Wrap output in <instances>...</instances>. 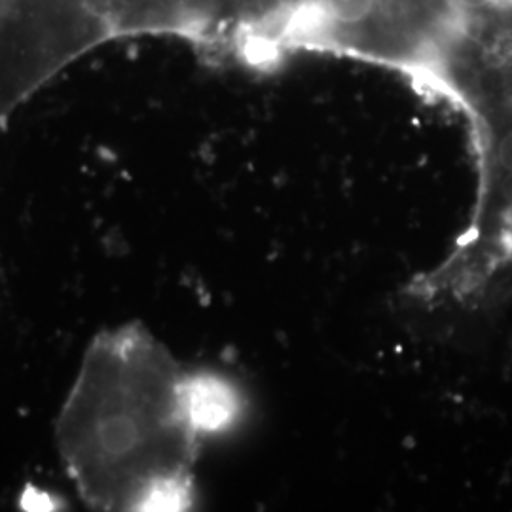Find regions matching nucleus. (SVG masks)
<instances>
[{"label": "nucleus", "mask_w": 512, "mask_h": 512, "mask_svg": "<svg viewBox=\"0 0 512 512\" xmlns=\"http://www.w3.org/2000/svg\"><path fill=\"white\" fill-rule=\"evenodd\" d=\"M55 435L78 494L95 511H179L192 503L202 435L192 376L141 325L93 340Z\"/></svg>", "instance_id": "f257e3e1"}, {"label": "nucleus", "mask_w": 512, "mask_h": 512, "mask_svg": "<svg viewBox=\"0 0 512 512\" xmlns=\"http://www.w3.org/2000/svg\"><path fill=\"white\" fill-rule=\"evenodd\" d=\"M110 38L84 0H0V126Z\"/></svg>", "instance_id": "f03ea898"}, {"label": "nucleus", "mask_w": 512, "mask_h": 512, "mask_svg": "<svg viewBox=\"0 0 512 512\" xmlns=\"http://www.w3.org/2000/svg\"><path fill=\"white\" fill-rule=\"evenodd\" d=\"M334 27L321 0H304L293 6L285 18L283 31L293 38L323 37Z\"/></svg>", "instance_id": "20e7f679"}, {"label": "nucleus", "mask_w": 512, "mask_h": 512, "mask_svg": "<svg viewBox=\"0 0 512 512\" xmlns=\"http://www.w3.org/2000/svg\"><path fill=\"white\" fill-rule=\"evenodd\" d=\"M334 25H359L372 16L376 0H321Z\"/></svg>", "instance_id": "39448f33"}, {"label": "nucleus", "mask_w": 512, "mask_h": 512, "mask_svg": "<svg viewBox=\"0 0 512 512\" xmlns=\"http://www.w3.org/2000/svg\"><path fill=\"white\" fill-rule=\"evenodd\" d=\"M234 393L226 384L207 376L192 378V406L200 431H215L234 416Z\"/></svg>", "instance_id": "7ed1b4c3"}]
</instances>
